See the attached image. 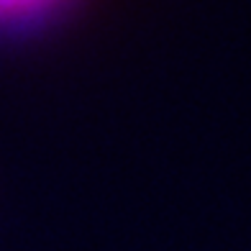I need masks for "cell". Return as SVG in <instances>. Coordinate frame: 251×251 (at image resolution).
<instances>
[{
    "label": "cell",
    "mask_w": 251,
    "mask_h": 251,
    "mask_svg": "<svg viewBox=\"0 0 251 251\" xmlns=\"http://www.w3.org/2000/svg\"><path fill=\"white\" fill-rule=\"evenodd\" d=\"M44 0H0V16L3 18H13L16 13H24L28 8L41 5Z\"/></svg>",
    "instance_id": "1"
}]
</instances>
